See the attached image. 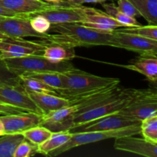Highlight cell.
<instances>
[{
  "mask_svg": "<svg viewBox=\"0 0 157 157\" xmlns=\"http://www.w3.org/2000/svg\"><path fill=\"white\" fill-rule=\"evenodd\" d=\"M19 76L29 77V78L38 80L55 89L57 93L62 90L64 87V83H63L62 78H61V72H25V73L20 75Z\"/></svg>",
  "mask_w": 157,
  "mask_h": 157,
  "instance_id": "21",
  "label": "cell"
},
{
  "mask_svg": "<svg viewBox=\"0 0 157 157\" xmlns=\"http://www.w3.org/2000/svg\"><path fill=\"white\" fill-rule=\"evenodd\" d=\"M107 1H114V0H71L66 1L67 3L75 5H82L84 3H104Z\"/></svg>",
  "mask_w": 157,
  "mask_h": 157,
  "instance_id": "36",
  "label": "cell"
},
{
  "mask_svg": "<svg viewBox=\"0 0 157 157\" xmlns=\"http://www.w3.org/2000/svg\"><path fill=\"white\" fill-rule=\"evenodd\" d=\"M123 29H117L121 32L133 34L144 38L157 41V26L153 25L143 26L142 25L136 27H122Z\"/></svg>",
  "mask_w": 157,
  "mask_h": 157,
  "instance_id": "29",
  "label": "cell"
},
{
  "mask_svg": "<svg viewBox=\"0 0 157 157\" xmlns=\"http://www.w3.org/2000/svg\"><path fill=\"white\" fill-rule=\"evenodd\" d=\"M0 102L29 112L42 114L23 85H0Z\"/></svg>",
  "mask_w": 157,
  "mask_h": 157,
  "instance_id": "12",
  "label": "cell"
},
{
  "mask_svg": "<svg viewBox=\"0 0 157 157\" xmlns=\"http://www.w3.org/2000/svg\"><path fill=\"white\" fill-rule=\"evenodd\" d=\"M9 38V37H7L6 35H3L2 33H1V32H0V40L6 39V38Z\"/></svg>",
  "mask_w": 157,
  "mask_h": 157,
  "instance_id": "40",
  "label": "cell"
},
{
  "mask_svg": "<svg viewBox=\"0 0 157 157\" xmlns=\"http://www.w3.org/2000/svg\"><path fill=\"white\" fill-rule=\"evenodd\" d=\"M102 7L105 10V12L108 14L110 17L114 18L116 21L123 25L124 27H136L141 25L136 19V18L130 17L123 13L119 10L117 6L114 3H101Z\"/></svg>",
  "mask_w": 157,
  "mask_h": 157,
  "instance_id": "25",
  "label": "cell"
},
{
  "mask_svg": "<svg viewBox=\"0 0 157 157\" xmlns=\"http://www.w3.org/2000/svg\"><path fill=\"white\" fill-rule=\"evenodd\" d=\"M111 47L138 53L143 56H157V41L115 29L112 32Z\"/></svg>",
  "mask_w": 157,
  "mask_h": 157,
  "instance_id": "7",
  "label": "cell"
},
{
  "mask_svg": "<svg viewBox=\"0 0 157 157\" xmlns=\"http://www.w3.org/2000/svg\"><path fill=\"white\" fill-rule=\"evenodd\" d=\"M27 110H22V109L17 108V107H12V106L7 105L3 103L0 102V114L2 115H11V114H18V113H26Z\"/></svg>",
  "mask_w": 157,
  "mask_h": 157,
  "instance_id": "35",
  "label": "cell"
},
{
  "mask_svg": "<svg viewBox=\"0 0 157 157\" xmlns=\"http://www.w3.org/2000/svg\"><path fill=\"white\" fill-rule=\"evenodd\" d=\"M71 136L72 133L69 131L52 133L47 140L37 147V153L48 156L52 151L66 144Z\"/></svg>",
  "mask_w": 157,
  "mask_h": 157,
  "instance_id": "20",
  "label": "cell"
},
{
  "mask_svg": "<svg viewBox=\"0 0 157 157\" xmlns=\"http://www.w3.org/2000/svg\"><path fill=\"white\" fill-rule=\"evenodd\" d=\"M37 153V147L24 139L15 149L13 157H29Z\"/></svg>",
  "mask_w": 157,
  "mask_h": 157,
  "instance_id": "32",
  "label": "cell"
},
{
  "mask_svg": "<svg viewBox=\"0 0 157 157\" xmlns=\"http://www.w3.org/2000/svg\"><path fill=\"white\" fill-rule=\"evenodd\" d=\"M6 134V132H5V128H4V125H3L2 121H1L0 119V136H2V135Z\"/></svg>",
  "mask_w": 157,
  "mask_h": 157,
  "instance_id": "38",
  "label": "cell"
},
{
  "mask_svg": "<svg viewBox=\"0 0 157 157\" xmlns=\"http://www.w3.org/2000/svg\"><path fill=\"white\" fill-rule=\"evenodd\" d=\"M66 1H71V0H66Z\"/></svg>",
  "mask_w": 157,
  "mask_h": 157,
  "instance_id": "42",
  "label": "cell"
},
{
  "mask_svg": "<svg viewBox=\"0 0 157 157\" xmlns=\"http://www.w3.org/2000/svg\"><path fill=\"white\" fill-rule=\"evenodd\" d=\"M140 134V125L130 126L117 130H107V131H91L74 133L71 139L66 144L57 150L49 153L48 156H57L61 153L68 151L69 150L81 147L86 144H93L99 141L109 139H115L124 136H136Z\"/></svg>",
  "mask_w": 157,
  "mask_h": 157,
  "instance_id": "5",
  "label": "cell"
},
{
  "mask_svg": "<svg viewBox=\"0 0 157 157\" xmlns=\"http://www.w3.org/2000/svg\"><path fill=\"white\" fill-rule=\"evenodd\" d=\"M117 8L123 13L130 17H140L139 12L129 0H117Z\"/></svg>",
  "mask_w": 157,
  "mask_h": 157,
  "instance_id": "33",
  "label": "cell"
},
{
  "mask_svg": "<svg viewBox=\"0 0 157 157\" xmlns=\"http://www.w3.org/2000/svg\"><path fill=\"white\" fill-rule=\"evenodd\" d=\"M19 15L14 13V12H11V11L8 10V9H5L2 6H0V16H4V17H15L18 16Z\"/></svg>",
  "mask_w": 157,
  "mask_h": 157,
  "instance_id": "37",
  "label": "cell"
},
{
  "mask_svg": "<svg viewBox=\"0 0 157 157\" xmlns=\"http://www.w3.org/2000/svg\"><path fill=\"white\" fill-rule=\"evenodd\" d=\"M53 4L41 0H0V6L19 15L35 14L49 9Z\"/></svg>",
  "mask_w": 157,
  "mask_h": 157,
  "instance_id": "16",
  "label": "cell"
},
{
  "mask_svg": "<svg viewBox=\"0 0 157 157\" xmlns=\"http://www.w3.org/2000/svg\"><path fill=\"white\" fill-rule=\"evenodd\" d=\"M42 114L26 112L18 114L2 115L0 119L4 125L6 134L22 133L25 130L41 124Z\"/></svg>",
  "mask_w": 157,
  "mask_h": 157,
  "instance_id": "14",
  "label": "cell"
},
{
  "mask_svg": "<svg viewBox=\"0 0 157 157\" xmlns=\"http://www.w3.org/2000/svg\"><path fill=\"white\" fill-rule=\"evenodd\" d=\"M42 55L46 59L54 63L70 61L76 57L75 48L64 47L59 44L48 43H46Z\"/></svg>",
  "mask_w": 157,
  "mask_h": 157,
  "instance_id": "19",
  "label": "cell"
},
{
  "mask_svg": "<svg viewBox=\"0 0 157 157\" xmlns=\"http://www.w3.org/2000/svg\"><path fill=\"white\" fill-rule=\"evenodd\" d=\"M118 113L136 121L157 113V94L152 89L136 90L131 101Z\"/></svg>",
  "mask_w": 157,
  "mask_h": 157,
  "instance_id": "6",
  "label": "cell"
},
{
  "mask_svg": "<svg viewBox=\"0 0 157 157\" xmlns=\"http://www.w3.org/2000/svg\"><path fill=\"white\" fill-rule=\"evenodd\" d=\"M52 133V132L47 128L38 125L25 130L21 134L23 135L25 139L38 147V145L47 140L51 136Z\"/></svg>",
  "mask_w": 157,
  "mask_h": 157,
  "instance_id": "26",
  "label": "cell"
},
{
  "mask_svg": "<svg viewBox=\"0 0 157 157\" xmlns=\"http://www.w3.org/2000/svg\"><path fill=\"white\" fill-rule=\"evenodd\" d=\"M84 25L87 26V27L93 29L94 30L99 31V32H111L117 29V28L115 26L110 25L106 24H101V23H95V22H82L81 23Z\"/></svg>",
  "mask_w": 157,
  "mask_h": 157,
  "instance_id": "34",
  "label": "cell"
},
{
  "mask_svg": "<svg viewBox=\"0 0 157 157\" xmlns=\"http://www.w3.org/2000/svg\"><path fill=\"white\" fill-rule=\"evenodd\" d=\"M46 43L27 41L23 38H8L0 40V56L3 58H17L31 55H41Z\"/></svg>",
  "mask_w": 157,
  "mask_h": 157,
  "instance_id": "10",
  "label": "cell"
},
{
  "mask_svg": "<svg viewBox=\"0 0 157 157\" xmlns=\"http://www.w3.org/2000/svg\"><path fill=\"white\" fill-rule=\"evenodd\" d=\"M29 18L30 24L32 29L36 32L39 34H46L50 29L51 24L50 21L45 18L38 14H32L27 15Z\"/></svg>",
  "mask_w": 157,
  "mask_h": 157,
  "instance_id": "31",
  "label": "cell"
},
{
  "mask_svg": "<svg viewBox=\"0 0 157 157\" xmlns=\"http://www.w3.org/2000/svg\"><path fill=\"white\" fill-rule=\"evenodd\" d=\"M61 75L64 87L58 94L68 100L69 102L80 99L106 87L121 83V80L118 78L98 76L76 67L61 72Z\"/></svg>",
  "mask_w": 157,
  "mask_h": 157,
  "instance_id": "2",
  "label": "cell"
},
{
  "mask_svg": "<svg viewBox=\"0 0 157 157\" xmlns=\"http://www.w3.org/2000/svg\"><path fill=\"white\" fill-rule=\"evenodd\" d=\"M83 12H84V21L82 22H95L101 24L110 25L118 28L124 27L122 24L110 17L108 14L102 12L94 8L87 7L82 6ZM81 22V23H82Z\"/></svg>",
  "mask_w": 157,
  "mask_h": 157,
  "instance_id": "23",
  "label": "cell"
},
{
  "mask_svg": "<svg viewBox=\"0 0 157 157\" xmlns=\"http://www.w3.org/2000/svg\"><path fill=\"white\" fill-rule=\"evenodd\" d=\"M0 85H21L20 77L9 70L5 62V60L1 56H0Z\"/></svg>",
  "mask_w": 157,
  "mask_h": 157,
  "instance_id": "30",
  "label": "cell"
},
{
  "mask_svg": "<svg viewBox=\"0 0 157 157\" xmlns=\"http://www.w3.org/2000/svg\"><path fill=\"white\" fill-rule=\"evenodd\" d=\"M140 134L144 139L157 144V113L141 121Z\"/></svg>",
  "mask_w": 157,
  "mask_h": 157,
  "instance_id": "27",
  "label": "cell"
},
{
  "mask_svg": "<svg viewBox=\"0 0 157 157\" xmlns=\"http://www.w3.org/2000/svg\"><path fill=\"white\" fill-rule=\"evenodd\" d=\"M6 18V17H4V16H0V21H1L2 19H3V18Z\"/></svg>",
  "mask_w": 157,
  "mask_h": 157,
  "instance_id": "41",
  "label": "cell"
},
{
  "mask_svg": "<svg viewBox=\"0 0 157 157\" xmlns=\"http://www.w3.org/2000/svg\"><path fill=\"white\" fill-rule=\"evenodd\" d=\"M51 32L44 39L48 44H59L68 48L110 46L112 32H103L87 27L81 23H63L51 25Z\"/></svg>",
  "mask_w": 157,
  "mask_h": 157,
  "instance_id": "1",
  "label": "cell"
},
{
  "mask_svg": "<svg viewBox=\"0 0 157 157\" xmlns=\"http://www.w3.org/2000/svg\"><path fill=\"white\" fill-rule=\"evenodd\" d=\"M76 111L77 106L71 104L42 114L40 125L52 133L69 131L73 127L74 115Z\"/></svg>",
  "mask_w": 157,
  "mask_h": 157,
  "instance_id": "13",
  "label": "cell"
},
{
  "mask_svg": "<svg viewBox=\"0 0 157 157\" xmlns=\"http://www.w3.org/2000/svg\"><path fill=\"white\" fill-rule=\"evenodd\" d=\"M41 1L47 2H49V3H59L61 2L62 0H41Z\"/></svg>",
  "mask_w": 157,
  "mask_h": 157,
  "instance_id": "39",
  "label": "cell"
},
{
  "mask_svg": "<svg viewBox=\"0 0 157 157\" xmlns=\"http://www.w3.org/2000/svg\"><path fill=\"white\" fill-rule=\"evenodd\" d=\"M27 92L37 107L41 110L42 114H45L51 111L70 105L68 100L58 94L36 93L28 90Z\"/></svg>",
  "mask_w": 157,
  "mask_h": 157,
  "instance_id": "17",
  "label": "cell"
},
{
  "mask_svg": "<svg viewBox=\"0 0 157 157\" xmlns=\"http://www.w3.org/2000/svg\"><path fill=\"white\" fill-rule=\"evenodd\" d=\"M140 121L132 120L123 116L117 112L72 127L69 132L74 133L91 131H107L130 126L140 125Z\"/></svg>",
  "mask_w": 157,
  "mask_h": 157,
  "instance_id": "8",
  "label": "cell"
},
{
  "mask_svg": "<svg viewBox=\"0 0 157 157\" xmlns=\"http://www.w3.org/2000/svg\"><path fill=\"white\" fill-rule=\"evenodd\" d=\"M0 32L12 38H23L34 37L44 39L46 34H39L32 29L27 15L6 17L0 21Z\"/></svg>",
  "mask_w": 157,
  "mask_h": 157,
  "instance_id": "11",
  "label": "cell"
},
{
  "mask_svg": "<svg viewBox=\"0 0 157 157\" xmlns=\"http://www.w3.org/2000/svg\"><path fill=\"white\" fill-rule=\"evenodd\" d=\"M115 150L128 152L146 157H157V144L133 136L115 138Z\"/></svg>",
  "mask_w": 157,
  "mask_h": 157,
  "instance_id": "15",
  "label": "cell"
},
{
  "mask_svg": "<svg viewBox=\"0 0 157 157\" xmlns=\"http://www.w3.org/2000/svg\"><path fill=\"white\" fill-rule=\"evenodd\" d=\"M45 17L52 25L63 23H81L84 21L82 5H75L62 1L54 3L51 8L36 12Z\"/></svg>",
  "mask_w": 157,
  "mask_h": 157,
  "instance_id": "9",
  "label": "cell"
},
{
  "mask_svg": "<svg viewBox=\"0 0 157 157\" xmlns=\"http://www.w3.org/2000/svg\"><path fill=\"white\" fill-rule=\"evenodd\" d=\"M21 133L4 134L0 137V157H13L18 144L24 140Z\"/></svg>",
  "mask_w": 157,
  "mask_h": 157,
  "instance_id": "24",
  "label": "cell"
},
{
  "mask_svg": "<svg viewBox=\"0 0 157 157\" xmlns=\"http://www.w3.org/2000/svg\"><path fill=\"white\" fill-rule=\"evenodd\" d=\"M136 90L137 89L124 88L118 86L110 96L79 113H75L73 127L111 113H117L131 101Z\"/></svg>",
  "mask_w": 157,
  "mask_h": 157,
  "instance_id": "3",
  "label": "cell"
},
{
  "mask_svg": "<svg viewBox=\"0 0 157 157\" xmlns=\"http://www.w3.org/2000/svg\"><path fill=\"white\" fill-rule=\"evenodd\" d=\"M149 25H157V0H129Z\"/></svg>",
  "mask_w": 157,
  "mask_h": 157,
  "instance_id": "22",
  "label": "cell"
},
{
  "mask_svg": "<svg viewBox=\"0 0 157 157\" xmlns=\"http://www.w3.org/2000/svg\"><path fill=\"white\" fill-rule=\"evenodd\" d=\"M5 62L9 70L19 76L25 72H64L75 68L69 61L54 63L41 55H31L17 58H6Z\"/></svg>",
  "mask_w": 157,
  "mask_h": 157,
  "instance_id": "4",
  "label": "cell"
},
{
  "mask_svg": "<svg viewBox=\"0 0 157 157\" xmlns=\"http://www.w3.org/2000/svg\"><path fill=\"white\" fill-rule=\"evenodd\" d=\"M124 68L144 75L151 82L157 81V58L153 56H143L132 60L127 64H116Z\"/></svg>",
  "mask_w": 157,
  "mask_h": 157,
  "instance_id": "18",
  "label": "cell"
},
{
  "mask_svg": "<svg viewBox=\"0 0 157 157\" xmlns=\"http://www.w3.org/2000/svg\"><path fill=\"white\" fill-rule=\"evenodd\" d=\"M21 78V84L28 91L36 92V93H46L53 94H58L56 90L47 85L44 83L35 79V78H29V77L19 76ZM59 95V94H58Z\"/></svg>",
  "mask_w": 157,
  "mask_h": 157,
  "instance_id": "28",
  "label": "cell"
}]
</instances>
